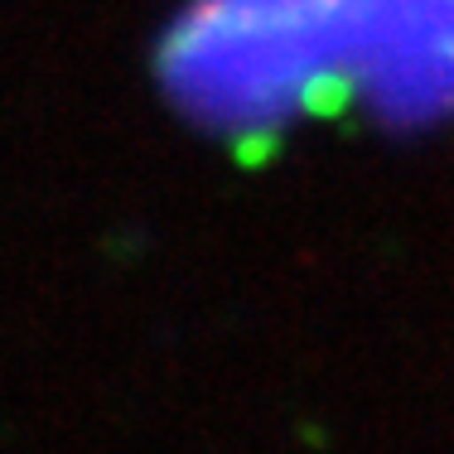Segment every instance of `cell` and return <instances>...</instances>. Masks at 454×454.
I'll return each instance as SVG.
<instances>
[]
</instances>
